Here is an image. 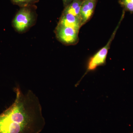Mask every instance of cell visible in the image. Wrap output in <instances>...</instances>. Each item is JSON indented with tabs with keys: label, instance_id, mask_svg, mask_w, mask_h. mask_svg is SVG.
Returning a JSON list of instances; mask_svg holds the SVG:
<instances>
[{
	"label": "cell",
	"instance_id": "6da1fadb",
	"mask_svg": "<svg viewBox=\"0 0 133 133\" xmlns=\"http://www.w3.org/2000/svg\"><path fill=\"white\" fill-rule=\"evenodd\" d=\"M16 98L8 108L0 114V133H40L45 126L38 97L30 90L24 94L15 87Z\"/></svg>",
	"mask_w": 133,
	"mask_h": 133
},
{
	"label": "cell",
	"instance_id": "7a4b0ae2",
	"mask_svg": "<svg viewBox=\"0 0 133 133\" xmlns=\"http://www.w3.org/2000/svg\"><path fill=\"white\" fill-rule=\"evenodd\" d=\"M33 5L21 8L16 15L13 24L17 31L23 32L32 25L35 19Z\"/></svg>",
	"mask_w": 133,
	"mask_h": 133
},
{
	"label": "cell",
	"instance_id": "3957f363",
	"mask_svg": "<svg viewBox=\"0 0 133 133\" xmlns=\"http://www.w3.org/2000/svg\"><path fill=\"white\" fill-rule=\"evenodd\" d=\"M119 24L118 26H117L116 29L115 30L114 32L113 33L107 44L104 48L99 51L89 60L87 67V71L93 70L98 66L102 65L105 63L108 50L110 48L111 43L115 35L116 31L118 28Z\"/></svg>",
	"mask_w": 133,
	"mask_h": 133
},
{
	"label": "cell",
	"instance_id": "277c9868",
	"mask_svg": "<svg viewBox=\"0 0 133 133\" xmlns=\"http://www.w3.org/2000/svg\"><path fill=\"white\" fill-rule=\"evenodd\" d=\"M79 31L71 27L58 24L56 30L57 37L65 44H73L78 40Z\"/></svg>",
	"mask_w": 133,
	"mask_h": 133
},
{
	"label": "cell",
	"instance_id": "5b68a950",
	"mask_svg": "<svg viewBox=\"0 0 133 133\" xmlns=\"http://www.w3.org/2000/svg\"><path fill=\"white\" fill-rule=\"evenodd\" d=\"M58 24L71 27L78 31L82 26L81 20L80 17L64 12H63Z\"/></svg>",
	"mask_w": 133,
	"mask_h": 133
},
{
	"label": "cell",
	"instance_id": "8992f818",
	"mask_svg": "<svg viewBox=\"0 0 133 133\" xmlns=\"http://www.w3.org/2000/svg\"><path fill=\"white\" fill-rule=\"evenodd\" d=\"M97 0H85L83 1L80 10L82 25L91 18L95 9Z\"/></svg>",
	"mask_w": 133,
	"mask_h": 133
},
{
	"label": "cell",
	"instance_id": "52a82bcc",
	"mask_svg": "<svg viewBox=\"0 0 133 133\" xmlns=\"http://www.w3.org/2000/svg\"><path fill=\"white\" fill-rule=\"evenodd\" d=\"M83 1L81 0H73L65 7L63 12L69 13L78 17H80V10Z\"/></svg>",
	"mask_w": 133,
	"mask_h": 133
},
{
	"label": "cell",
	"instance_id": "ba28073f",
	"mask_svg": "<svg viewBox=\"0 0 133 133\" xmlns=\"http://www.w3.org/2000/svg\"><path fill=\"white\" fill-rule=\"evenodd\" d=\"M11 1L13 4L20 6L21 8L33 5V4L39 1V0H11Z\"/></svg>",
	"mask_w": 133,
	"mask_h": 133
},
{
	"label": "cell",
	"instance_id": "9c48e42d",
	"mask_svg": "<svg viewBox=\"0 0 133 133\" xmlns=\"http://www.w3.org/2000/svg\"><path fill=\"white\" fill-rule=\"evenodd\" d=\"M123 6L126 10L133 13V3H127L123 5Z\"/></svg>",
	"mask_w": 133,
	"mask_h": 133
},
{
	"label": "cell",
	"instance_id": "30bf717a",
	"mask_svg": "<svg viewBox=\"0 0 133 133\" xmlns=\"http://www.w3.org/2000/svg\"><path fill=\"white\" fill-rule=\"evenodd\" d=\"M133 3V0H121L120 3L123 6L127 3Z\"/></svg>",
	"mask_w": 133,
	"mask_h": 133
},
{
	"label": "cell",
	"instance_id": "8fae6325",
	"mask_svg": "<svg viewBox=\"0 0 133 133\" xmlns=\"http://www.w3.org/2000/svg\"><path fill=\"white\" fill-rule=\"evenodd\" d=\"M73 0H63L64 5L65 6L69 5Z\"/></svg>",
	"mask_w": 133,
	"mask_h": 133
},
{
	"label": "cell",
	"instance_id": "7c38bea8",
	"mask_svg": "<svg viewBox=\"0 0 133 133\" xmlns=\"http://www.w3.org/2000/svg\"><path fill=\"white\" fill-rule=\"evenodd\" d=\"M81 1H85V0H81Z\"/></svg>",
	"mask_w": 133,
	"mask_h": 133
},
{
	"label": "cell",
	"instance_id": "4fadbf2b",
	"mask_svg": "<svg viewBox=\"0 0 133 133\" xmlns=\"http://www.w3.org/2000/svg\"><path fill=\"white\" fill-rule=\"evenodd\" d=\"M132 133H133V132H132Z\"/></svg>",
	"mask_w": 133,
	"mask_h": 133
}]
</instances>
